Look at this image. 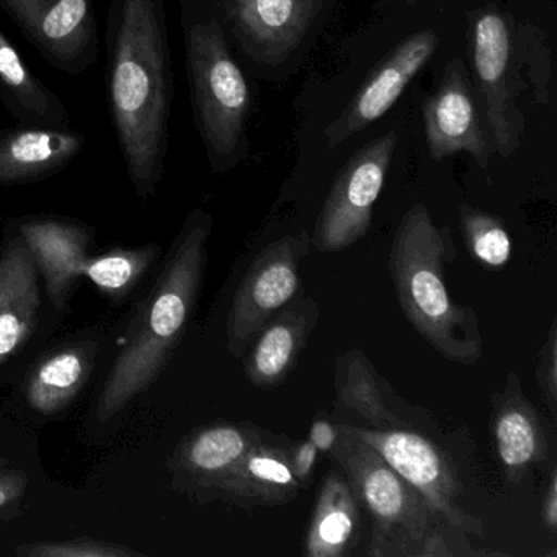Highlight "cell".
Masks as SVG:
<instances>
[{"label":"cell","mask_w":557,"mask_h":557,"mask_svg":"<svg viewBox=\"0 0 557 557\" xmlns=\"http://www.w3.org/2000/svg\"><path fill=\"white\" fill-rule=\"evenodd\" d=\"M459 226L478 262L488 269L507 265L511 257V240L507 227L497 216L462 205L459 208Z\"/></svg>","instance_id":"25"},{"label":"cell","mask_w":557,"mask_h":557,"mask_svg":"<svg viewBox=\"0 0 557 557\" xmlns=\"http://www.w3.org/2000/svg\"><path fill=\"white\" fill-rule=\"evenodd\" d=\"M360 504L341 469L325 474L306 531V557H347L360 537Z\"/></svg>","instance_id":"22"},{"label":"cell","mask_w":557,"mask_h":557,"mask_svg":"<svg viewBox=\"0 0 557 557\" xmlns=\"http://www.w3.org/2000/svg\"><path fill=\"white\" fill-rule=\"evenodd\" d=\"M335 423L360 429H409V422L387 403L397 400L393 389L377 373L361 348H351L335 358Z\"/></svg>","instance_id":"19"},{"label":"cell","mask_w":557,"mask_h":557,"mask_svg":"<svg viewBox=\"0 0 557 557\" xmlns=\"http://www.w3.org/2000/svg\"><path fill=\"white\" fill-rule=\"evenodd\" d=\"M510 58L507 22L498 12H482L474 22V70L492 143L502 158L520 148L523 135V116L511 92Z\"/></svg>","instance_id":"12"},{"label":"cell","mask_w":557,"mask_h":557,"mask_svg":"<svg viewBox=\"0 0 557 557\" xmlns=\"http://www.w3.org/2000/svg\"><path fill=\"white\" fill-rule=\"evenodd\" d=\"M269 433L270 430L252 422L226 420L191 430L169 458L172 487L194 500L210 504L218 485L236 468L250 446Z\"/></svg>","instance_id":"11"},{"label":"cell","mask_w":557,"mask_h":557,"mask_svg":"<svg viewBox=\"0 0 557 557\" xmlns=\"http://www.w3.org/2000/svg\"><path fill=\"white\" fill-rule=\"evenodd\" d=\"M458 257L451 231L438 227L425 205L400 218L389 252L391 280L400 311L417 334L451 363L478 364L484 357L474 309L456 305L445 267Z\"/></svg>","instance_id":"3"},{"label":"cell","mask_w":557,"mask_h":557,"mask_svg":"<svg viewBox=\"0 0 557 557\" xmlns=\"http://www.w3.org/2000/svg\"><path fill=\"white\" fill-rule=\"evenodd\" d=\"M86 148V136L71 128L22 125L0 132V187L53 177Z\"/></svg>","instance_id":"20"},{"label":"cell","mask_w":557,"mask_h":557,"mask_svg":"<svg viewBox=\"0 0 557 557\" xmlns=\"http://www.w3.org/2000/svg\"><path fill=\"white\" fill-rule=\"evenodd\" d=\"M181 4L195 123L211 169L223 174L246 154L249 87L231 54L220 8L207 11L203 0Z\"/></svg>","instance_id":"4"},{"label":"cell","mask_w":557,"mask_h":557,"mask_svg":"<svg viewBox=\"0 0 557 557\" xmlns=\"http://www.w3.org/2000/svg\"><path fill=\"white\" fill-rule=\"evenodd\" d=\"M0 100L22 125L67 128L70 110L0 30Z\"/></svg>","instance_id":"23"},{"label":"cell","mask_w":557,"mask_h":557,"mask_svg":"<svg viewBox=\"0 0 557 557\" xmlns=\"http://www.w3.org/2000/svg\"><path fill=\"white\" fill-rule=\"evenodd\" d=\"M311 247L308 234H286L247 267L227 314L226 344L234 358H243L263 324L298 295L299 269Z\"/></svg>","instance_id":"7"},{"label":"cell","mask_w":557,"mask_h":557,"mask_svg":"<svg viewBox=\"0 0 557 557\" xmlns=\"http://www.w3.org/2000/svg\"><path fill=\"white\" fill-rule=\"evenodd\" d=\"M15 554L22 557H145V554L110 541L94 537L58 541V543H34L17 547Z\"/></svg>","instance_id":"26"},{"label":"cell","mask_w":557,"mask_h":557,"mask_svg":"<svg viewBox=\"0 0 557 557\" xmlns=\"http://www.w3.org/2000/svg\"><path fill=\"white\" fill-rule=\"evenodd\" d=\"M423 125L430 156L435 161L469 152L484 171L488 168L494 143L485 135L462 61L446 64L438 89L423 106Z\"/></svg>","instance_id":"13"},{"label":"cell","mask_w":557,"mask_h":557,"mask_svg":"<svg viewBox=\"0 0 557 557\" xmlns=\"http://www.w3.org/2000/svg\"><path fill=\"white\" fill-rule=\"evenodd\" d=\"M541 520L544 527L556 533L557 530V469L553 468L547 475L544 487L543 505H541Z\"/></svg>","instance_id":"31"},{"label":"cell","mask_w":557,"mask_h":557,"mask_svg":"<svg viewBox=\"0 0 557 557\" xmlns=\"http://www.w3.org/2000/svg\"><path fill=\"white\" fill-rule=\"evenodd\" d=\"M536 381L550 420L557 422V321L554 319L546 342L536 358Z\"/></svg>","instance_id":"28"},{"label":"cell","mask_w":557,"mask_h":557,"mask_svg":"<svg viewBox=\"0 0 557 557\" xmlns=\"http://www.w3.org/2000/svg\"><path fill=\"white\" fill-rule=\"evenodd\" d=\"M0 466H8V459L2 458V456H0Z\"/></svg>","instance_id":"33"},{"label":"cell","mask_w":557,"mask_h":557,"mask_svg":"<svg viewBox=\"0 0 557 557\" xmlns=\"http://www.w3.org/2000/svg\"><path fill=\"white\" fill-rule=\"evenodd\" d=\"M322 0H221V14L240 47L267 64H278L301 44Z\"/></svg>","instance_id":"14"},{"label":"cell","mask_w":557,"mask_h":557,"mask_svg":"<svg viewBox=\"0 0 557 557\" xmlns=\"http://www.w3.org/2000/svg\"><path fill=\"white\" fill-rule=\"evenodd\" d=\"M321 306L311 295H298L257 332L244 354V376L257 389H273L298 367L299 358L321 321Z\"/></svg>","instance_id":"16"},{"label":"cell","mask_w":557,"mask_h":557,"mask_svg":"<svg viewBox=\"0 0 557 557\" xmlns=\"http://www.w3.org/2000/svg\"><path fill=\"white\" fill-rule=\"evenodd\" d=\"M12 227L30 249L58 309L66 308L79 276L89 278L107 298H125L158 257L154 244L90 257L92 230L60 216H25Z\"/></svg>","instance_id":"6"},{"label":"cell","mask_w":557,"mask_h":557,"mask_svg":"<svg viewBox=\"0 0 557 557\" xmlns=\"http://www.w3.org/2000/svg\"><path fill=\"white\" fill-rule=\"evenodd\" d=\"M94 351L96 347L90 344H76L45 358L28 380V406L44 416L63 410L86 384L92 371Z\"/></svg>","instance_id":"24"},{"label":"cell","mask_w":557,"mask_h":557,"mask_svg":"<svg viewBox=\"0 0 557 557\" xmlns=\"http://www.w3.org/2000/svg\"><path fill=\"white\" fill-rule=\"evenodd\" d=\"M211 230L213 218L201 208L185 220L103 384L97 404L100 422H109L148 391L171 360L200 295Z\"/></svg>","instance_id":"2"},{"label":"cell","mask_w":557,"mask_h":557,"mask_svg":"<svg viewBox=\"0 0 557 557\" xmlns=\"http://www.w3.org/2000/svg\"><path fill=\"white\" fill-rule=\"evenodd\" d=\"M38 53L66 74H81L99 57L94 0H0Z\"/></svg>","instance_id":"10"},{"label":"cell","mask_w":557,"mask_h":557,"mask_svg":"<svg viewBox=\"0 0 557 557\" xmlns=\"http://www.w3.org/2000/svg\"><path fill=\"white\" fill-rule=\"evenodd\" d=\"M28 478L21 469L0 466V520L14 517L27 494Z\"/></svg>","instance_id":"29"},{"label":"cell","mask_w":557,"mask_h":557,"mask_svg":"<svg viewBox=\"0 0 557 557\" xmlns=\"http://www.w3.org/2000/svg\"><path fill=\"white\" fill-rule=\"evenodd\" d=\"M319 451L309 440L302 442H293L289 449V461H292L293 472L298 479L301 488H308L314 479L315 465H318Z\"/></svg>","instance_id":"30"},{"label":"cell","mask_w":557,"mask_h":557,"mask_svg":"<svg viewBox=\"0 0 557 557\" xmlns=\"http://www.w3.org/2000/svg\"><path fill=\"white\" fill-rule=\"evenodd\" d=\"M38 311V267L27 244L14 231L0 256V363L30 341Z\"/></svg>","instance_id":"21"},{"label":"cell","mask_w":557,"mask_h":557,"mask_svg":"<svg viewBox=\"0 0 557 557\" xmlns=\"http://www.w3.org/2000/svg\"><path fill=\"white\" fill-rule=\"evenodd\" d=\"M491 433L505 478L513 484L547 461L549 430L536 407L524 396L517 371H508L504 389L492 397Z\"/></svg>","instance_id":"17"},{"label":"cell","mask_w":557,"mask_h":557,"mask_svg":"<svg viewBox=\"0 0 557 557\" xmlns=\"http://www.w3.org/2000/svg\"><path fill=\"white\" fill-rule=\"evenodd\" d=\"M106 87L126 174L149 200L164 178L174 103L164 0H110Z\"/></svg>","instance_id":"1"},{"label":"cell","mask_w":557,"mask_h":557,"mask_svg":"<svg viewBox=\"0 0 557 557\" xmlns=\"http://www.w3.org/2000/svg\"><path fill=\"white\" fill-rule=\"evenodd\" d=\"M332 461L344 472L371 520L370 557H420L423 543L442 523L425 498L383 456L338 423Z\"/></svg>","instance_id":"5"},{"label":"cell","mask_w":557,"mask_h":557,"mask_svg":"<svg viewBox=\"0 0 557 557\" xmlns=\"http://www.w3.org/2000/svg\"><path fill=\"white\" fill-rule=\"evenodd\" d=\"M438 47L435 32H417L399 45L358 90L341 116L325 129L329 148L377 122L399 100L410 81L432 60Z\"/></svg>","instance_id":"15"},{"label":"cell","mask_w":557,"mask_h":557,"mask_svg":"<svg viewBox=\"0 0 557 557\" xmlns=\"http://www.w3.org/2000/svg\"><path fill=\"white\" fill-rule=\"evenodd\" d=\"M396 143V133H387L357 152L342 169L315 220L311 237L315 250L342 252L367 236Z\"/></svg>","instance_id":"9"},{"label":"cell","mask_w":557,"mask_h":557,"mask_svg":"<svg viewBox=\"0 0 557 557\" xmlns=\"http://www.w3.org/2000/svg\"><path fill=\"white\" fill-rule=\"evenodd\" d=\"M338 438V423L331 420L318 419L312 422L308 440L318 448L319 453H329Z\"/></svg>","instance_id":"32"},{"label":"cell","mask_w":557,"mask_h":557,"mask_svg":"<svg viewBox=\"0 0 557 557\" xmlns=\"http://www.w3.org/2000/svg\"><path fill=\"white\" fill-rule=\"evenodd\" d=\"M494 556L495 553H488L484 549H475L471 541L468 540V533L461 528L451 527V524L442 523L433 528L432 533L423 543L420 557H443V556Z\"/></svg>","instance_id":"27"},{"label":"cell","mask_w":557,"mask_h":557,"mask_svg":"<svg viewBox=\"0 0 557 557\" xmlns=\"http://www.w3.org/2000/svg\"><path fill=\"white\" fill-rule=\"evenodd\" d=\"M347 426L361 442L376 449L384 461L409 482L445 523L484 537V527L459 505L462 484L448 453L410 429L371 430Z\"/></svg>","instance_id":"8"},{"label":"cell","mask_w":557,"mask_h":557,"mask_svg":"<svg viewBox=\"0 0 557 557\" xmlns=\"http://www.w3.org/2000/svg\"><path fill=\"white\" fill-rule=\"evenodd\" d=\"M292 440L270 432L250 446L236 468L218 485L213 502L244 510L278 507L298 498L301 484L289 461Z\"/></svg>","instance_id":"18"}]
</instances>
